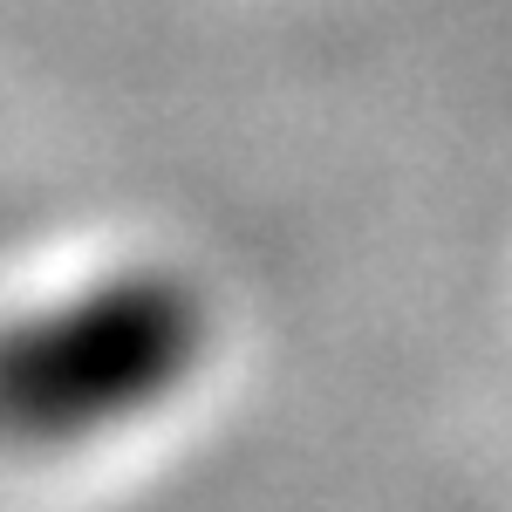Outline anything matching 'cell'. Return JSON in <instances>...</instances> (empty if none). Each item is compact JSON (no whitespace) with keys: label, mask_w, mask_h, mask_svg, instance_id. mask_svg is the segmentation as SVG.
Masks as SVG:
<instances>
[{"label":"cell","mask_w":512,"mask_h":512,"mask_svg":"<svg viewBox=\"0 0 512 512\" xmlns=\"http://www.w3.org/2000/svg\"><path fill=\"white\" fill-rule=\"evenodd\" d=\"M205 355V301L185 274L123 267L0 321V444L76 451L164 410Z\"/></svg>","instance_id":"6da1fadb"}]
</instances>
